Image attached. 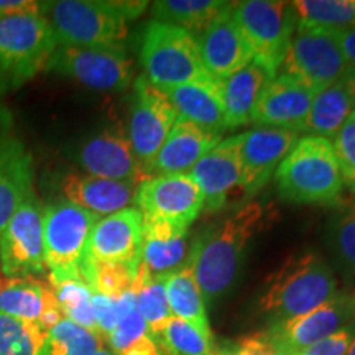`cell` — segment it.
I'll return each instance as SVG.
<instances>
[{
    "label": "cell",
    "instance_id": "1",
    "mask_svg": "<svg viewBox=\"0 0 355 355\" xmlns=\"http://www.w3.org/2000/svg\"><path fill=\"white\" fill-rule=\"evenodd\" d=\"M265 217L259 202H248L198 234L188 261L206 303L224 296L237 282L248 242Z\"/></svg>",
    "mask_w": 355,
    "mask_h": 355
},
{
    "label": "cell",
    "instance_id": "2",
    "mask_svg": "<svg viewBox=\"0 0 355 355\" xmlns=\"http://www.w3.org/2000/svg\"><path fill=\"white\" fill-rule=\"evenodd\" d=\"M148 2L122 0H58L42 3L55 33L56 43L64 46L123 44L127 24L144 13Z\"/></svg>",
    "mask_w": 355,
    "mask_h": 355
},
{
    "label": "cell",
    "instance_id": "3",
    "mask_svg": "<svg viewBox=\"0 0 355 355\" xmlns=\"http://www.w3.org/2000/svg\"><path fill=\"white\" fill-rule=\"evenodd\" d=\"M278 194L295 204L339 202L344 178L331 140L303 135L275 171Z\"/></svg>",
    "mask_w": 355,
    "mask_h": 355
},
{
    "label": "cell",
    "instance_id": "4",
    "mask_svg": "<svg viewBox=\"0 0 355 355\" xmlns=\"http://www.w3.org/2000/svg\"><path fill=\"white\" fill-rule=\"evenodd\" d=\"M337 282L329 265L314 252L288 259L270 279L260 311L273 322L303 316L334 298Z\"/></svg>",
    "mask_w": 355,
    "mask_h": 355
},
{
    "label": "cell",
    "instance_id": "5",
    "mask_svg": "<svg viewBox=\"0 0 355 355\" xmlns=\"http://www.w3.org/2000/svg\"><path fill=\"white\" fill-rule=\"evenodd\" d=\"M140 61L146 79L158 89L212 81L202 64L196 37L163 21L152 20L145 26Z\"/></svg>",
    "mask_w": 355,
    "mask_h": 355
},
{
    "label": "cell",
    "instance_id": "6",
    "mask_svg": "<svg viewBox=\"0 0 355 355\" xmlns=\"http://www.w3.org/2000/svg\"><path fill=\"white\" fill-rule=\"evenodd\" d=\"M56 46L43 13H19L0 20V92L19 89L46 69Z\"/></svg>",
    "mask_w": 355,
    "mask_h": 355
},
{
    "label": "cell",
    "instance_id": "7",
    "mask_svg": "<svg viewBox=\"0 0 355 355\" xmlns=\"http://www.w3.org/2000/svg\"><path fill=\"white\" fill-rule=\"evenodd\" d=\"M97 217L76 204L60 199L51 202L43 214L44 263L50 279H81L89 237Z\"/></svg>",
    "mask_w": 355,
    "mask_h": 355
},
{
    "label": "cell",
    "instance_id": "8",
    "mask_svg": "<svg viewBox=\"0 0 355 355\" xmlns=\"http://www.w3.org/2000/svg\"><path fill=\"white\" fill-rule=\"evenodd\" d=\"M232 12L254 53V60L275 79L282 69L296 30L293 3L277 0H247L234 2Z\"/></svg>",
    "mask_w": 355,
    "mask_h": 355
},
{
    "label": "cell",
    "instance_id": "9",
    "mask_svg": "<svg viewBox=\"0 0 355 355\" xmlns=\"http://www.w3.org/2000/svg\"><path fill=\"white\" fill-rule=\"evenodd\" d=\"M46 71L76 79L97 91H122L133 79V63L123 44L64 46L58 44Z\"/></svg>",
    "mask_w": 355,
    "mask_h": 355
},
{
    "label": "cell",
    "instance_id": "10",
    "mask_svg": "<svg viewBox=\"0 0 355 355\" xmlns=\"http://www.w3.org/2000/svg\"><path fill=\"white\" fill-rule=\"evenodd\" d=\"M347 64L332 30L296 26L282 71L318 92L340 81Z\"/></svg>",
    "mask_w": 355,
    "mask_h": 355
},
{
    "label": "cell",
    "instance_id": "11",
    "mask_svg": "<svg viewBox=\"0 0 355 355\" xmlns=\"http://www.w3.org/2000/svg\"><path fill=\"white\" fill-rule=\"evenodd\" d=\"M135 202L146 222H165L188 232L204 211L202 193L188 175H152L137 188Z\"/></svg>",
    "mask_w": 355,
    "mask_h": 355
},
{
    "label": "cell",
    "instance_id": "12",
    "mask_svg": "<svg viewBox=\"0 0 355 355\" xmlns=\"http://www.w3.org/2000/svg\"><path fill=\"white\" fill-rule=\"evenodd\" d=\"M43 214L35 194L21 204L0 237V270L7 278L37 277L44 263Z\"/></svg>",
    "mask_w": 355,
    "mask_h": 355
},
{
    "label": "cell",
    "instance_id": "13",
    "mask_svg": "<svg viewBox=\"0 0 355 355\" xmlns=\"http://www.w3.org/2000/svg\"><path fill=\"white\" fill-rule=\"evenodd\" d=\"M176 121L178 112L165 92L153 86L145 74L137 78L133 84L128 140L146 171Z\"/></svg>",
    "mask_w": 355,
    "mask_h": 355
},
{
    "label": "cell",
    "instance_id": "14",
    "mask_svg": "<svg viewBox=\"0 0 355 355\" xmlns=\"http://www.w3.org/2000/svg\"><path fill=\"white\" fill-rule=\"evenodd\" d=\"M355 324V295L337 293L319 308L303 316L273 322L266 331L277 347L291 355Z\"/></svg>",
    "mask_w": 355,
    "mask_h": 355
},
{
    "label": "cell",
    "instance_id": "15",
    "mask_svg": "<svg viewBox=\"0 0 355 355\" xmlns=\"http://www.w3.org/2000/svg\"><path fill=\"white\" fill-rule=\"evenodd\" d=\"M239 157H241V191L254 196L277 171L293 146L300 140V133L286 128L257 127L241 133Z\"/></svg>",
    "mask_w": 355,
    "mask_h": 355
},
{
    "label": "cell",
    "instance_id": "16",
    "mask_svg": "<svg viewBox=\"0 0 355 355\" xmlns=\"http://www.w3.org/2000/svg\"><path fill=\"white\" fill-rule=\"evenodd\" d=\"M144 217L135 207L101 217L89 237V263H122L137 268L141 261Z\"/></svg>",
    "mask_w": 355,
    "mask_h": 355
},
{
    "label": "cell",
    "instance_id": "17",
    "mask_svg": "<svg viewBox=\"0 0 355 355\" xmlns=\"http://www.w3.org/2000/svg\"><path fill=\"white\" fill-rule=\"evenodd\" d=\"M196 42L204 68L217 83L232 76L254 60V53L234 17L232 3H227L211 25L198 35Z\"/></svg>",
    "mask_w": 355,
    "mask_h": 355
},
{
    "label": "cell",
    "instance_id": "18",
    "mask_svg": "<svg viewBox=\"0 0 355 355\" xmlns=\"http://www.w3.org/2000/svg\"><path fill=\"white\" fill-rule=\"evenodd\" d=\"M78 162L91 176L137 186L152 176L137 158L128 137L114 130H104L84 141Z\"/></svg>",
    "mask_w": 355,
    "mask_h": 355
},
{
    "label": "cell",
    "instance_id": "19",
    "mask_svg": "<svg viewBox=\"0 0 355 355\" xmlns=\"http://www.w3.org/2000/svg\"><path fill=\"white\" fill-rule=\"evenodd\" d=\"M241 137L220 140L191 168L188 176L196 183L204 198V211L217 212L227 204L235 189H241Z\"/></svg>",
    "mask_w": 355,
    "mask_h": 355
},
{
    "label": "cell",
    "instance_id": "20",
    "mask_svg": "<svg viewBox=\"0 0 355 355\" xmlns=\"http://www.w3.org/2000/svg\"><path fill=\"white\" fill-rule=\"evenodd\" d=\"M314 94L316 92L295 78L279 73L261 91L250 122L259 127L286 128L301 133Z\"/></svg>",
    "mask_w": 355,
    "mask_h": 355
},
{
    "label": "cell",
    "instance_id": "21",
    "mask_svg": "<svg viewBox=\"0 0 355 355\" xmlns=\"http://www.w3.org/2000/svg\"><path fill=\"white\" fill-rule=\"evenodd\" d=\"M0 313L38 324L44 331L64 318L50 282H40L37 277L2 278Z\"/></svg>",
    "mask_w": 355,
    "mask_h": 355
},
{
    "label": "cell",
    "instance_id": "22",
    "mask_svg": "<svg viewBox=\"0 0 355 355\" xmlns=\"http://www.w3.org/2000/svg\"><path fill=\"white\" fill-rule=\"evenodd\" d=\"M219 144L220 133L211 132L186 119L178 117L165 144L153 158L148 173L150 175H178V173L188 175L191 168Z\"/></svg>",
    "mask_w": 355,
    "mask_h": 355
},
{
    "label": "cell",
    "instance_id": "23",
    "mask_svg": "<svg viewBox=\"0 0 355 355\" xmlns=\"http://www.w3.org/2000/svg\"><path fill=\"white\" fill-rule=\"evenodd\" d=\"M33 196V158L19 139L0 140V237L8 220Z\"/></svg>",
    "mask_w": 355,
    "mask_h": 355
},
{
    "label": "cell",
    "instance_id": "24",
    "mask_svg": "<svg viewBox=\"0 0 355 355\" xmlns=\"http://www.w3.org/2000/svg\"><path fill=\"white\" fill-rule=\"evenodd\" d=\"M137 188L139 186L132 183L78 173H69L61 180V191L66 201L76 204L97 217L127 209L135 201Z\"/></svg>",
    "mask_w": 355,
    "mask_h": 355
},
{
    "label": "cell",
    "instance_id": "25",
    "mask_svg": "<svg viewBox=\"0 0 355 355\" xmlns=\"http://www.w3.org/2000/svg\"><path fill=\"white\" fill-rule=\"evenodd\" d=\"M176 109L178 117L207 128V130L220 133L227 130L225 125V112L222 104L220 83L212 81L183 84L162 89Z\"/></svg>",
    "mask_w": 355,
    "mask_h": 355
},
{
    "label": "cell",
    "instance_id": "26",
    "mask_svg": "<svg viewBox=\"0 0 355 355\" xmlns=\"http://www.w3.org/2000/svg\"><path fill=\"white\" fill-rule=\"evenodd\" d=\"M272 79L263 66L252 60L245 68L220 83L227 128H237L250 123L257 101Z\"/></svg>",
    "mask_w": 355,
    "mask_h": 355
},
{
    "label": "cell",
    "instance_id": "27",
    "mask_svg": "<svg viewBox=\"0 0 355 355\" xmlns=\"http://www.w3.org/2000/svg\"><path fill=\"white\" fill-rule=\"evenodd\" d=\"M186 230L165 222L144 220L141 263L152 275H170L188 261L189 247Z\"/></svg>",
    "mask_w": 355,
    "mask_h": 355
},
{
    "label": "cell",
    "instance_id": "28",
    "mask_svg": "<svg viewBox=\"0 0 355 355\" xmlns=\"http://www.w3.org/2000/svg\"><path fill=\"white\" fill-rule=\"evenodd\" d=\"M354 110L355 102L352 96L343 81H337L314 94L301 133L327 140L334 139Z\"/></svg>",
    "mask_w": 355,
    "mask_h": 355
},
{
    "label": "cell",
    "instance_id": "29",
    "mask_svg": "<svg viewBox=\"0 0 355 355\" xmlns=\"http://www.w3.org/2000/svg\"><path fill=\"white\" fill-rule=\"evenodd\" d=\"M166 298L173 318L183 319L206 336L212 337L206 301L194 279L189 261H186L176 272L166 275Z\"/></svg>",
    "mask_w": 355,
    "mask_h": 355
},
{
    "label": "cell",
    "instance_id": "30",
    "mask_svg": "<svg viewBox=\"0 0 355 355\" xmlns=\"http://www.w3.org/2000/svg\"><path fill=\"white\" fill-rule=\"evenodd\" d=\"M132 290L137 295V309L145 319L150 336L157 339L173 318L166 298V275H152L140 261Z\"/></svg>",
    "mask_w": 355,
    "mask_h": 355
},
{
    "label": "cell",
    "instance_id": "31",
    "mask_svg": "<svg viewBox=\"0 0 355 355\" xmlns=\"http://www.w3.org/2000/svg\"><path fill=\"white\" fill-rule=\"evenodd\" d=\"M227 3L222 0H162L152 3V13L153 20L180 26L194 37L201 35Z\"/></svg>",
    "mask_w": 355,
    "mask_h": 355
},
{
    "label": "cell",
    "instance_id": "32",
    "mask_svg": "<svg viewBox=\"0 0 355 355\" xmlns=\"http://www.w3.org/2000/svg\"><path fill=\"white\" fill-rule=\"evenodd\" d=\"M296 26L343 30L355 26V0H296Z\"/></svg>",
    "mask_w": 355,
    "mask_h": 355
},
{
    "label": "cell",
    "instance_id": "33",
    "mask_svg": "<svg viewBox=\"0 0 355 355\" xmlns=\"http://www.w3.org/2000/svg\"><path fill=\"white\" fill-rule=\"evenodd\" d=\"M48 331L0 313V355H46Z\"/></svg>",
    "mask_w": 355,
    "mask_h": 355
},
{
    "label": "cell",
    "instance_id": "34",
    "mask_svg": "<svg viewBox=\"0 0 355 355\" xmlns=\"http://www.w3.org/2000/svg\"><path fill=\"white\" fill-rule=\"evenodd\" d=\"M104 349V337L63 318L48 331L46 355H92Z\"/></svg>",
    "mask_w": 355,
    "mask_h": 355
},
{
    "label": "cell",
    "instance_id": "35",
    "mask_svg": "<svg viewBox=\"0 0 355 355\" xmlns=\"http://www.w3.org/2000/svg\"><path fill=\"white\" fill-rule=\"evenodd\" d=\"M155 343L163 355H216L211 336L178 318L166 322Z\"/></svg>",
    "mask_w": 355,
    "mask_h": 355
},
{
    "label": "cell",
    "instance_id": "36",
    "mask_svg": "<svg viewBox=\"0 0 355 355\" xmlns=\"http://www.w3.org/2000/svg\"><path fill=\"white\" fill-rule=\"evenodd\" d=\"M50 285L55 291L56 301L60 304L61 313L66 319L86 327V329L97 332L94 313H92V290L81 279H63L53 282ZM99 334V332H97Z\"/></svg>",
    "mask_w": 355,
    "mask_h": 355
},
{
    "label": "cell",
    "instance_id": "37",
    "mask_svg": "<svg viewBox=\"0 0 355 355\" xmlns=\"http://www.w3.org/2000/svg\"><path fill=\"white\" fill-rule=\"evenodd\" d=\"M329 232L331 247L337 259L355 272V207L337 216Z\"/></svg>",
    "mask_w": 355,
    "mask_h": 355
},
{
    "label": "cell",
    "instance_id": "38",
    "mask_svg": "<svg viewBox=\"0 0 355 355\" xmlns=\"http://www.w3.org/2000/svg\"><path fill=\"white\" fill-rule=\"evenodd\" d=\"M331 144L334 146L344 184L350 183L355 180V110L349 115L340 130L336 133Z\"/></svg>",
    "mask_w": 355,
    "mask_h": 355
},
{
    "label": "cell",
    "instance_id": "39",
    "mask_svg": "<svg viewBox=\"0 0 355 355\" xmlns=\"http://www.w3.org/2000/svg\"><path fill=\"white\" fill-rule=\"evenodd\" d=\"M148 334V326H146L145 319L141 318L139 309H135L130 314H127L125 318L119 319L117 327L107 337V343L110 349H112V354L115 355L128 349L132 344H135L137 340Z\"/></svg>",
    "mask_w": 355,
    "mask_h": 355
},
{
    "label": "cell",
    "instance_id": "40",
    "mask_svg": "<svg viewBox=\"0 0 355 355\" xmlns=\"http://www.w3.org/2000/svg\"><path fill=\"white\" fill-rule=\"evenodd\" d=\"M354 334L355 324L291 355H345L350 343H352Z\"/></svg>",
    "mask_w": 355,
    "mask_h": 355
},
{
    "label": "cell",
    "instance_id": "41",
    "mask_svg": "<svg viewBox=\"0 0 355 355\" xmlns=\"http://www.w3.org/2000/svg\"><path fill=\"white\" fill-rule=\"evenodd\" d=\"M92 313H94V321L97 332L102 337H107L112 334V331L117 327L119 316H117V306H115V298H109L105 295L99 293H92Z\"/></svg>",
    "mask_w": 355,
    "mask_h": 355
},
{
    "label": "cell",
    "instance_id": "42",
    "mask_svg": "<svg viewBox=\"0 0 355 355\" xmlns=\"http://www.w3.org/2000/svg\"><path fill=\"white\" fill-rule=\"evenodd\" d=\"M227 355H285L277 347L273 339L266 331L255 334L243 336L239 339L237 345L232 350H227Z\"/></svg>",
    "mask_w": 355,
    "mask_h": 355
},
{
    "label": "cell",
    "instance_id": "43",
    "mask_svg": "<svg viewBox=\"0 0 355 355\" xmlns=\"http://www.w3.org/2000/svg\"><path fill=\"white\" fill-rule=\"evenodd\" d=\"M19 13H42V3L33 0H0V20Z\"/></svg>",
    "mask_w": 355,
    "mask_h": 355
},
{
    "label": "cell",
    "instance_id": "44",
    "mask_svg": "<svg viewBox=\"0 0 355 355\" xmlns=\"http://www.w3.org/2000/svg\"><path fill=\"white\" fill-rule=\"evenodd\" d=\"M336 35L337 43H339L343 55L345 56L349 64H355V26L343 30H332Z\"/></svg>",
    "mask_w": 355,
    "mask_h": 355
},
{
    "label": "cell",
    "instance_id": "45",
    "mask_svg": "<svg viewBox=\"0 0 355 355\" xmlns=\"http://www.w3.org/2000/svg\"><path fill=\"white\" fill-rule=\"evenodd\" d=\"M115 355H163V354L162 350H159L158 344L155 343L153 337L148 334L137 340L135 344H132L128 349L122 350V352Z\"/></svg>",
    "mask_w": 355,
    "mask_h": 355
},
{
    "label": "cell",
    "instance_id": "46",
    "mask_svg": "<svg viewBox=\"0 0 355 355\" xmlns=\"http://www.w3.org/2000/svg\"><path fill=\"white\" fill-rule=\"evenodd\" d=\"M347 87L349 94L352 96V99L355 102V64H347V68L344 71V76L340 79Z\"/></svg>",
    "mask_w": 355,
    "mask_h": 355
},
{
    "label": "cell",
    "instance_id": "47",
    "mask_svg": "<svg viewBox=\"0 0 355 355\" xmlns=\"http://www.w3.org/2000/svg\"><path fill=\"white\" fill-rule=\"evenodd\" d=\"M345 355H355V334H354V339H352V343H350Z\"/></svg>",
    "mask_w": 355,
    "mask_h": 355
},
{
    "label": "cell",
    "instance_id": "48",
    "mask_svg": "<svg viewBox=\"0 0 355 355\" xmlns=\"http://www.w3.org/2000/svg\"><path fill=\"white\" fill-rule=\"evenodd\" d=\"M92 355H114V354L110 352V350H105V349H102V350H99V352H96V354H92Z\"/></svg>",
    "mask_w": 355,
    "mask_h": 355
},
{
    "label": "cell",
    "instance_id": "49",
    "mask_svg": "<svg viewBox=\"0 0 355 355\" xmlns=\"http://www.w3.org/2000/svg\"><path fill=\"white\" fill-rule=\"evenodd\" d=\"M345 184H347V186H349V189L352 191V193L355 194V180H354V181H350V183H345Z\"/></svg>",
    "mask_w": 355,
    "mask_h": 355
},
{
    "label": "cell",
    "instance_id": "50",
    "mask_svg": "<svg viewBox=\"0 0 355 355\" xmlns=\"http://www.w3.org/2000/svg\"><path fill=\"white\" fill-rule=\"evenodd\" d=\"M216 355H227V352H216Z\"/></svg>",
    "mask_w": 355,
    "mask_h": 355
}]
</instances>
